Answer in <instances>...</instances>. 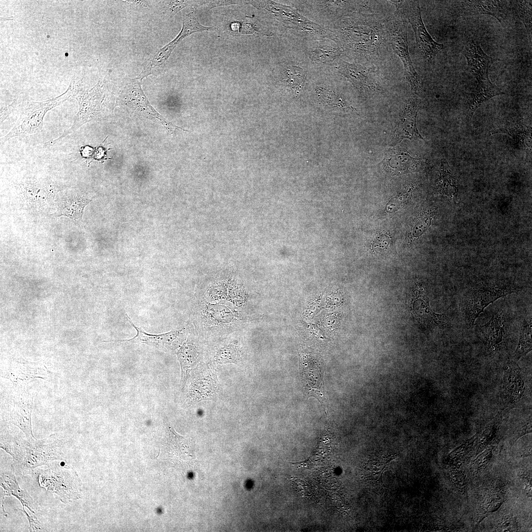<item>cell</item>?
Segmentation results:
<instances>
[{
    "mask_svg": "<svg viewBox=\"0 0 532 532\" xmlns=\"http://www.w3.org/2000/svg\"><path fill=\"white\" fill-rule=\"evenodd\" d=\"M477 81L476 88L470 95L467 107V116L469 119L483 103L495 96L505 94L489 78Z\"/></svg>",
    "mask_w": 532,
    "mask_h": 532,
    "instance_id": "29",
    "label": "cell"
},
{
    "mask_svg": "<svg viewBox=\"0 0 532 532\" xmlns=\"http://www.w3.org/2000/svg\"><path fill=\"white\" fill-rule=\"evenodd\" d=\"M17 189L25 200L33 203L45 202L54 197L57 192L56 188L52 184L34 179H25L20 182Z\"/></svg>",
    "mask_w": 532,
    "mask_h": 532,
    "instance_id": "25",
    "label": "cell"
},
{
    "mask_svg": "<svg viewBox=\"0 0 532 532\" xmlns=\"http://www.w3.org/2000/svg\"><path fill=\"white\" fill-rule=\"evenodd\" d=\"M106 95L105 87L100 81L95 87L84 93L79 88L73 97L78 102L79 108L72 126L65 130L59 137L46 142V145H53L89 122L105 117L108 111L105 105Z\"/></svg>",
    "mask_w": 532,
    "mask_h": 532,
    "instance_id": "5",
    "label": "cell"
},
{
    "mask_svg": "<svg viewBox=\"0 0 532 532\" xmlns=\"http://www.w3.org/2000/svg\"><path fill=\"white\" fill-rule=\"evenodd\" d=\"M519 18L523 22L532 43V0L511 1Z\"/></svg>",
    "mask_w": 532,
    "mask_h": 532,
    "instance_id": "36",
    "label": "cell"
},
{
    "mask_svg": "<svg viewBox=\"0 0 532 532\" xmlns=\"http://www.w3.org/2000/svg\"><path fill=\"white\" fill-rule=\"evenodd\" d=\"M126 316L128 322L136 330L137 332L136 335L129 339H120L109 341L146 344L161 351L167 353L175 352L177 349H178L184 342L186 331L185 327L179 328L169 332L161 334H150L144 332L141 328L134 325L128 315L126 314Z\"/></svg>",
    "mask_w": 532,
    "mask_h": 532,
    "instance_id": "12",
    "label": "cell"
},
{
    "mask_svg": "<svg viewBox=\"0 0 532 532\" xmlns=\"http://www.w3.org/2000/svg\"><path fill=\"white\" fill-rule=\"evenodd\" d=\"M339 26L338 36L344 46L357 55H377L383 44V31L379 23L366 17L346 18Z\"/></svg>",
    "mask_w": 532,
    "mask_h": 532,
    "instance_id": "2",
    "label": "cell"
},
{
    "mask_svg": "<svg viewBox=\"0 0 532 532\" xmlns=\"http://www.w3.org/2000/svg\"><path fill=\"white\" fill-rule=\"evenodd\" d=\"M141 78L139 77L129 90L127 99L128 105L140 115L162 124L170 133H174L175 130L188 131L169 122L155 110L141 89Z\"/></svg>",
    "mask_w": 532,
    "mask_h": 532,
    "instance_id": "16",
    "label": "cell"
},
{
    "mask_svg": "<svg viewBox=\"0 0 532 532\" xmlns=\"http://www.w3.org/2000/svg\"><path fill=\"white\" fill-rule=\"evenodd\" d=\"M65 441L56 433L43 439L36 438L32 441L26 440L25 458L16 470L21 475L32 474L36 467L43 465L49 466L53 462L64 460L63 449Z\"/></svg>",
    "mask_w": 532,
    "mask_h": 532,
    "instance_id": "7",
    "label": "cell"
},
{
    "mask_svg": "<svg viewBox=\"0 0 532 532\" xmlns=\"http://www.w3.org/2000/svg\"><path fill=\"white\" fill-rule=\"evenodd\" d=\"M22 509L18 508L19 510L22 511L27 516V519L29 523V531L31 532H46L47 531L45 527L38 521L37 517L32 514L30 515L25 510L24 507H22Z\"/></svg>",
    "mask_w": 532,
    "mask_h": 532,
    "instance_id": "44",
    "label": "cell"
},
{
    "mask_svg": "<svg viewBox=\"0 0 532 532\" xmlns=\"http://www.w3.org/2000/svg\"><path fill=\"white\" fill-rule=\"evenodd\" d=\"M503 410L497 413L486 425L482 432L479 434L477 444L476 456L483 451L488 446L495 443L502 421Z\"/></svg>",
    "mask_w": 532,
    "mask_h": 532,
    "instance_id": "31",
    "label": "cell"
},
{
    "mask_svg": "<svg viewBox=\"0 0 532 532\" xmlns=\"http://www.w3.org/2000/svg\"><path fill=\"white\" fill-rule=\"evenodd\" d=\"M419 102L415 98L408 100L400 114L398 122L394 132L397 140L403 138H423L420 134L416 126V118L419 110Z\"/></svg>",
    "mask_w": 532,
    "mask_h": 532,
    "instance_id": "21",
    "label": "cell"
},
{
    "mask_svg": "<svg viewBox=\"0 0 532 532\" xmlns=\"http://www.w3.org/2000/svg\"><path fill=\"white\" fill-rule=\"evenodd\" d=\"M479 434L476 433L450 453L447 457L448 463L459 468L467 460L475 445L476 446Z\"/></svg>",
    "mask_w": 532,
    "mask_h": 532,
    "instance_id": "33",
    "label": "cell"
},
{
    "mask_svg": "<svg viewBox=\"0 0 532 532\" xmlns=\"http://www.w3.org/2000/svg\"><path fill=\"white\" fill-rule=\"evenodd\" d=\"M26 440L27 438H23L16 432H8V430L1 428L0 447L12 457L14 470H16L20 467L25 458Z\"/></svg>",
    "mask_w": 532,
    "mask_h": 532,
    "instance_id": "27",
    "label": "cell"
},
{
    "mask_svg": "<svg viewBox=\"0 0 532 532\" xmlns=\"http://www.w3.org/2000/svg\"><path fill=\"white\" fill-rule=\"evenodd\" d=\"M79 87L77 76H74L67 90L58 97L40 101L15 100L13 102L19 109V117L12 129L1 138V143L4 144L13 137L41 132L43 129V119L46 113L73 98Z\"/></svg>",
    "mask_w": 532,
    "mask_h": 532,
    "instance_id": "1",
    "label": "cell"
},
{
    "mask_svg": "<svg viewBox=\"0 0 532 532\" xmlns=\"http://www.w3.org/2000/svg\"><path fill=\"white\" fill-rule=\"evenodd\" d=\"M516 518L511 515L503 516L497 523L495 532H514L518 530Z\"/></svg>",
    "mask_w": 532,
    "mask_h": 532,
    "instance_id": "41",
    "label": "cell"
},
{
    "mask_svg": "<svg viewBox=\"0 0 532 532\" xmlns=\"http://www.w3.org/2000/svg\"><path fill=\"white\" fill-rule=\"evenodd\" d=\"M213 28L214 27H206L201 25L196 18L195 11H191L185 15L183 19L182 28L179 33L172 41L155 54L140 76L144 77L148 75L152 70L162 65L168 59L174 48L186 36L196 32L211 31Z\"/></svg>",
    "mask_w": 532,
    "mask_h": 532,
    "instance_id": "14",
    "label": "cell"
},
{
    "mask_svg": "<svg viewBox=\"0 0 532 532\" xmlns=\"http://www.w3.org/2000/svg\"><path fill=\"white\" fill-rule=\"evenodd\" d=\"M340 53L341 51L336 47L319 45L311 50L310 55L312 61L324 63L332 61L339 56Z\"/></svg>",
    "mask_w": 532,
    "mask_h": 532,
    "instance_id": "35",
    "label": "cell"
},
{
    "mask_svg": "<svg viewBox=\"0 0 532 532\" xmlns=\"http://www.w3.org/2000/svg\"><path fill=\"white\" fill-rule=\"evenodd\" d=\"M462 53L466 59L467 70L477 81L489 78L490 67L498 61L488 56L481 46L471 39L467 40L464 43Z\"/></svg>",
    "mask_w": 532,
    "mask_h": 532,
    "instance_id": "18",
    "label": "cell"
},
{
    "mask_svg": "<svg viewBox=\"0 0 532 532\" xmlns=\"http://www.w3.org/2000/svg\"><path fill=\"white\" fill-rule=\"evenodd\" d=\"M389 33L391 46L403 63L404 74L410 85L412 92L417 96L421 95L422 89L420 78L414 67L409 55L405 23L400 20L394 22L390 27Z\"/></svg>",
    "mask_w": 532,
    "mask_h": 532,
    "instance_id": "10",
    "label": "cell"
},
{
    "mask_svg": "<svg viewBox=\"0 0 532 532\" xmlns=\"http://www.w3.org/2000/svg\"><path fill=\"white\" fill-rule=\"evenodd\" d=\"M417 161L409 153L393 148L386 153L383 166L391 174H399L411 170Z\"/></svg>",
    "mask_w": 532,
    "mask_h": 532,
    "instance_id": "28",
    "label": "cell"
},
{
    "mask_svg": "<svg viewBox=\"0 0 532 532\" xmlns=\"http://www.w3.org/2000/svg\"><path fill=\"white\" fill-rule=\"evenodd\" d=\"M449 477L454 487L463 496L466 497L468 491V480L465 472L454 467L449 472Z\"/></svg>",
    "mask_w": 532,
    "mask_h": 532,
    "instance_id": "38",
    "label": "cell"
},
{
    "mask_svg": "<svg viewBox=\"0 0 532 532\" xmlns=\"http://www.w3.org/2000/svg\"><path fill=\"white\" fill-rule=\"evenodd\" d=\"M508 331L506 315L504 311L501 309L494 312L487 323L478 327L477 332L487 352L495 355L506 349Z\"/></svg>",
    "mask_w": 532,
    "mask_h": 532,
    "instance_id": "11",
    "label": "cell"
},
{
    "mask_svg": "<svg viewBox=\"0 0 532 532\" xmlns=\"http://www.w3.org/2000/svg\"><path fill=\"white\" fill-rule=\"evenodd\" d=\"M316 91L320 100L328 105L335 107L347 106L346 101L330 89L319 87Z\"/></svg>",
    "mask_w": 532,
    "mask_h": 532,
    "instance_id": "39",
    "label": "cell"
},
{
    "mask_svg": "<svg viewBox=\"0 0 532 532\" xmlns=\"http://www.w3.org/2000/svg\"><path fill=\"white\" fill-rule=\"evenodd\" d=\"M0 485L3 489L2 495V507L3 513L6 516L3 506L4 497L13 496L21 502L22 507L26 506L32 513L35 514L39 510V507L26 490H22L19 486L14 474L9 472H0Z\"/></svg>",
    "mask_w": 532,
    "mask_h": 532,
    "instance_id": "23",
    "label": "cell"
},
{
    "mask_svg": "<svg viewBox=\"0 0 532 532\" xmlns=\"http://www.w3.org/2000/svg\"><path fill=\"white\" fill-rule=\"evenodd\" d=\"M340 72L356 87L364 91H374L378 86L375 76L361 65L341 61L337 67Z\"/></svg>",
    "mask_w": 532,
    "mask_h": 532,
    "instance_id": "22",
    "label": "cell"
},
{
    "mask_svg": "<svg viewBox=\"0 0 532 532\" xmlns=\"http://www.w3.org/2000/svg\"><path fill=\"white\" fill-rule=\"evenodd\" d=\"M176 354L181 368L180 387L183 390L191 371L200 360L201 351L197 340L189 336L182 343Z\"/></svg>",
    "mask_w": 532,
    "mask_h": 532,
    "instance_id": "19",
    "label": "cell"
},
{
    "mask_svg": "<svg viewBox=\"0 0 532 532\" xmlns=\"http://www.w3.org/2000/svg\"><path fill=\"white\" fill-rule=\"evenodd\" d=\"M16 389L17 392L13 399L10 422L20 429L28 441H32L36 439L32 429L33 396L25 388Z\"/></svg>",
    "mask_w": 532,
    "mask_h": 532,
    "instance_id": "17",
    "label": "cell"
},
{
    "mask_svg": "<svg viewBox=\"0 0 532 532\" xmlns=\"http://www.w3.org/2000/svg\"><path fill=\"white\" fill-rule=\"evenodd\" d=\"M532 317L531 316L525 317L520 326L518 343L513 358V360L515 361L518 362L522 357L532 351Z\"/></svg>",
    "mask_w": 532,
    "mask_h": 532,
    "instance_id": "32",
    "label": "cell"
},
{
    "mask_svg": "<svg viewBox=\"0 0 532 532\" xmlns=\"http://www.w3.org/2000/svg\"><path fill=\"white\" fill-rule=\"evenodd\" d=\"M196 316L199 328L215 332L235 329L244 323L241 312L225 303L202 301L198 306Z\"/></svg>",
    "mask_w": 532,
    "mask_h": 532,
    "instance_id": "8",
    "label": "cell"
},
{
    "mask_svg": "<svg viewBox=\"0 0 532 532\" xmlns=\"http://www.w3.org/2000/svg\"><path fill=\"white\" fill-rule=\"evenodd\" d=\"M284 77L288 86L295 93L299 94L305 81L304 70L299 66H289L285 70Z\"/></svg>",
    "mask_w": 532,
    "mask_h": 532,
    "instance_id": "34",
    "label": "cell"
},
{
    "mask_svg": "<svg viewBox=\"0 0 532 532\" xmlns=\"http://www.w3.org/2000/svg\"><path fill=\"white\" fill-rule=\"evenodd\" d=\"M395 1L412 25L417 46L421 54L428 60L435 58L437 54L443 49L444 45L435 41L427 31L423 22L419 2L414 0Z\"/></svg>",
    "mask_w": 532,
    "mask_h": 532,
    "instance_id": "9",
    "label": "cell"
},
{
    "mask_svg": "<svg viewBox=\"0 0 532 532\" xmlns=\"http://www.w3.org/2000/svg\"><path fill=\"white\" fill-rule=\"evenodd\" d=\"M521 287L503 282H481L468 287L464 294L462 308L466 323L474 325L486 307L499 299L518 292Z\"/></svg>",
    "mask_w": 532,
    "mask_h": 532,
    "instance_id": "3",
    "label": "cell"
},
{
    "mask_svg": "<svg viewBox=\"0 0 532 532\" xmlns=\"http://www.w3.org/2000/svg\"><path fill=\"white\" fill-rule=\"evenodd\" d=\"M219 390L217 375L207 365H204L189 387L186 401L191 405L203 400H214Z\"/></svg>",
    "mask_w": 532,
    "mask_h": 532,
    "instance_id": "15",
    "label": "cell"
},
{
    "mask_svg": "<svg viewBox=\"0 0 532 532\" xmlns=\"http://www.w3.org/2000/svg\"><path fill=\"white\" fill-rule=\"evenodd\" d=\"M37 479L41 487L63 503H67L81 497L80 480L71 467L52 464L47 469L40 470Z\"/></svg>",
    "mask_w": 532,
    "mask_h": 532,
    "instance_id": "4",
    "label": "cell"
},
{
    "mask_svg": "<svg viewBox=\"0 0 532 532\" xmlns=\"http://www.w3.org/2000/svg\"><path fill=\"white\" fill-rule=\"evenodd\" d=\"M59 200V216H66L76 222L81 220L84 207L91 201L79 192L73 190L63 193Z\"/></svg>",
    "mask_w": 532,
    "mask_h": 532,
    "instance_id": "24",
    "label": "cell"
},
{
    "mask_svg": "<svg viewBox=\"0 0 532 532\" xmlns=\"http://www.w3.org/2000/svg\"><path fill=\"white\" fill-rule=\"evenodd\" d=\"M517 362L509 360L502 368L499 392L502 410L522 406L531 399V384Z\"/></svg>",
    "mask_w": 532,
    "mask_h": 532,
    "instance_id": "6",
    "label": "cell"
},
{
    "mask_svg": "<svg viewBox=\"0 0 532 532\" xmlns=\"http://www.w3.org/2000/svg\"><path fill=\"white\" fill-rule=\"evenodd\" d=\"M209 1H188V0H170L166 2V14L168 16H173L182 8L189 6H200L207 3Z\"/></svg>",
    "mask_w": 532,
    "mask_h": 532,
    "instance_id": "40",
    "label": "cell"
},
{
    "mask_svg": "<svg viewBox=\"0 0 532 532\" xmlns=\"http://www.w3.org/2000/svg\"><path fill=\"white\" fill-rule=\"evenodd\" d=\"M0 371L1 376L10 380L16 388H25L35 378L47 379L50 373L42 363L31 362L23 359H13Z\"/></svg>",
    "mask_w": 532,
    "mask_h": 532,
    "instance_id": "13",
    "label": "cell"
},
{
    "mask_svg": "<svg viewBox=\"0 0 532 532\" xmlns=\"http://www.w3.org/2000/svg\"><path fill=\"white\" fill-rule=\"evenodd\" d=\"M506 489L503 482L494 483L479 505L476 516V526L485 518L498 510L505 500Z\"/></svg>",
    "mask_w": 532,
    "mask_h": 532,
    "instance_id": "26",
    "label": "cell"
},
{
    "mask_svg": "<svg viewBox=\"0 0 532 532\" xmlns=\"http://www.w3.org/2000/svg\"><path fill=\"white\" fill-rule=\"evenodd\" d=\"M372 249L377 253H391L394 251L391 239L386 235H382L375 241Z\"/></svg>",
    "mask_w": 532,
    "mask_h": 532,
    "instance_id": "42",
    "label": "cell"
},
{
    "mask_svg": "<svg viewBox=\"0 0 532 532\" xmlns=\"http://www.w3.org/2000/svg\"><path fill=\"white\" fill-rule=\"evenodd\" d=\"M532 433V416L529 417L525 421L521 423L517 426L511 441V447L523 436Z\"/></svg>",
    "mask_w": 532,
    "mask_h": 532,
    "instance_id": "43",
    "label": "cell"
},
{
    "mask_svg": "<svg viewBox=\"0 0 532 532\" xmlns=\"http://www.w3.org/2000/svg\"><path fill=\"white\" fill-rule=\"evenodd\" d=\"M531 455V448L525 450L523 453L520 455V457H525L530 456Z\"/></svg>",
    "mask_w": 532,
    "mask_h": 532,
    "instance_id": "46",
    "label": "cell"
},
{
    "mask_svg": "<svg viewBox=\"0 0 532 532\" xmlns=\"http://www.w3.org/2000/svg\"><path fill=\"white\" fill-rule=\"evenodd\" d=\"M519 476L521 478L525 484L524 490L525 495L529 498H532V477L529 472H520Z\"/></svg>",
    "mask_w": 532,
    "mask_h": 532,
    "instance_id": "45",
    "label": "cell"
},
{
    "mask_svg": "<svg viewBox=\"0 0 532 532\" xmlns=\"http://www.w3.org/2000/svg\"><path fill=\"white\" fill-rule=\"evenodd\" d=\"M213 359L217 364H234L238 365L243 361L242 352L236 341H226L217 346Z\"/></svg>",
    "mask_w": 532,
    "mask_h": 532,
    "instance_id": "30",
    "label": "cell"
},
{
    "mask_svg": "<svg viewBox=\"0 0 532 532\" xmlns=\"http://www.w3.org/2000/svg\"><path fill=\"white\" fill-rule=\"evenodd\" d=\"M495 447L493 445L489 446L476 456L470 467L472 473L477 474L486 468L493 456Z\"/></svg>",
    "mask_w": 532,
    "mask_h": 532,
    "instance_id": "37",
    "label": "cell"
},
{
    "mask_svg": "<svg viewBox=\"0 0 532 532\" xmlns=\"http://www.w3.org/2000/svg\"><path fill=\"white\" fill-rule=\"evenodd\" d=\"M458 2V8L463 15H490L501 23L506 16L508 3L506 0H460Z\"/></svg>",
    "mask_w": 532,
    "mask_h": 532,
    "instance_id": "20",
    "label": "cell"
}]
</instances>
